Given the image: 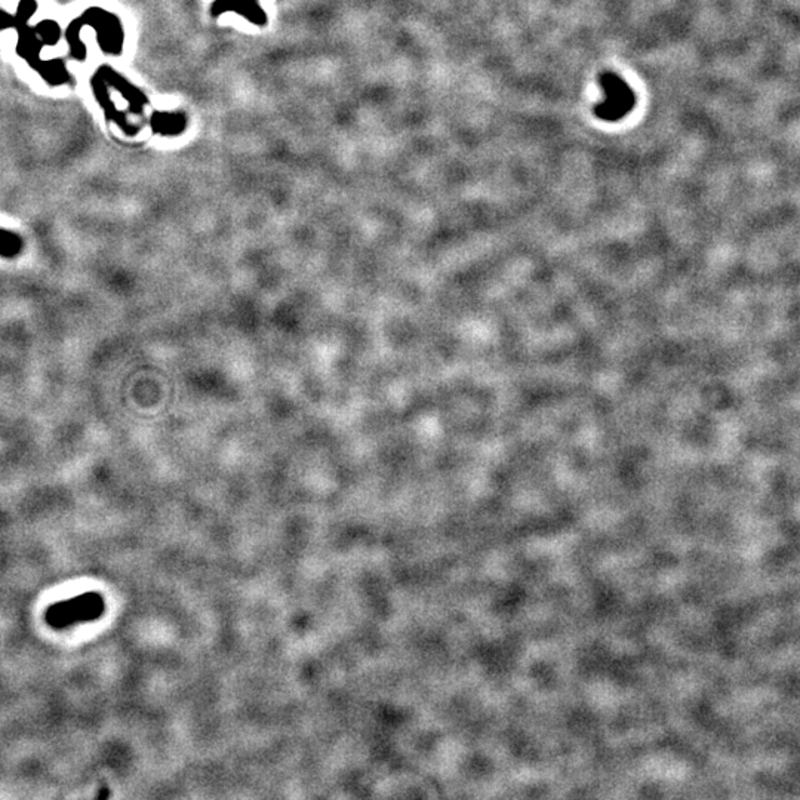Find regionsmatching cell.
<instances>
[{"instance_id": "obj_2", "label": "cell", "mask_w": 800, "mask_h": 800, "mask_svg": "<svg viewBox=\"0 0 800 800\" xmlns=\"http://www.w3.org/2000/svg\"><path fill=\"white\" fill-rule=\"evenodd\" d=\"M22 249V240L12 231L0 228V257L14 258Z\"/></svg>"}, {"instance_id": "obj_1", "label": "cell", "mask_w": 800, "mask_h": 800, "mask_svg": "<svg viewBox=\"0 0 800 800\" xmlns=\"http://www.w3.org/2000/svg\"><path fill=\"white\" fill-rule=\"evenodd\" d=\"M600 83L605 92V99L597 106L596 115L605 120H619L624 117L635 104L631 89L615 74H603Z\"/></svg>"}]
</instances>
